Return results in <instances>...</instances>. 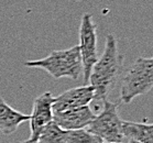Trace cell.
<instances>
[{
	"label": "cell",
	"mask_w": 153,
	"mask_h": 143,
	"mask_svg": "<svg viewBox=\"0 0 153 143\" xmlns=\"http://www.w3.org/2000/svg\"><path fill=\"white\" fill-rule=\"evenodd\" d=\"M123 70V55L119 52L117 40L112 33L106 36V44L102 55L91 68L88 84L94 88V100L96 107L107 100V96L111 89L115 88L121 78Z\"/></svg>",
	"instance_id": "6da1fadb"
},
{
	"label": "cell",
	"mask_w": 153,
	"mask_h": 143,
	"mask_svg": "<svg viewBox=\"0 0 153 143\" xmlns=\"http://www.w3.org/2000/svg\"><path fill=\"white\" fill-rule=\"evenodd\" d=\"M25 65L32 68H41L55 79L67 77L70 79L77 80L83 73L78 45L66 50L53 51L44 59L28 61Z\"/></svg>",
	"instance_id": "7a4b0ae2"
},
{
	"label": "cell",
	"mask_w": 153,
	"mask_h": 143,
	"mask_svg": "<svg viewBox=\"0 0 153 143\" xmlns=\"http://www.w3.org/2000/svg\"><path fill=\"white\" fill-rule=\"evenodd\" d=\"M153 88V56L139 57L122 75L120 100L130 104L134 98L148 94Z\"/></svg>",
	"instance_id": "3957f363"
},
{
	"label": "cell",
	"mask_w": 153,
	"mask_h": 143,
	"mask_svg": "<svg viewBox=\"0 0 153 143\" xmlns=\"http://www.w3.org/2000/svg\"><path fill=\"white\" fill-rule=\"evenodd\" d=\"M122 122L118 113V104L107 100L104 102L102 109L96 115L86 130L100 138L104 142H122L125 139L122 132Z\"/></svg>",
	"instance_id": "277c9868"
},
{
	"label": "cell",
	"mask_w": 153,
	"mask_h": 143,
	"mask_svg": "<svg viewBox=\"0 0 153 143\" xmlns=\"http://www.w3.org/2000/svg\"><path fill=\"white\" fill-rule=\"evenodd\" d=\"M79 53L83 64L84 86L88 85L91 68L97 62V25L89 13L82 17L79 27Z\"/></svg>",
	"instance_id": "5b68a950"
},
{
	"label": "cell",
	"mask_w": 153,
	"mask_h": 143,
	"mask_svg": "<svg viewBox=\"0 0 153 143\" xmlns=\"http://www.w3.org/2000/svg\"><path fill=\"white\" fill-rule=\"evenodd\" d=\"M53 101L54 96L50 91L43 93L34 100L32 112L29 116L31 131L28 140L29 142H38L42 131L53 121Z\"/></svg>",
	"instance_id": "8992f818"
},
{
	"label": "cell",
	"mask_w": 153,
	"mask_h": 143,
	"mask_svg": "<svg viewBox=\"0 0 153 143\" xmlns=\"http://www.w3.org/2000/svg\"><path fill=\"white\" fill-rule=\"evenodd\" d=\"M94 110L91 106L70 109L62 112H53V122L65 131L86 129L95 119Z\"/></svg>",
	"instance_id": "52a82bcc"
},
{
	"label": "cell",
	"mask_w": 153,
	"mask_h": 143,
	"mask_svg": "<svg viewBox=\"0 0 153 143\" xmlns=\"http://www.w3.org/2000/svg\"><path fill=\"white\" fill-rule=\"evenodd\" d=\"M94 88L91 85H83L80 87L68 89L57 97H54L52 106L53 112H62L70 109L89 106V104L94 100Z\"/></svg>",
	"instance_id": "ba28073f"
},
{
	"label": "cell",
	"mask_w": 153,
	"mask_h": 143,
	"mask_svg": "<svg viewBox=\"0 0 153 143\" xmlns=\"http://www.w3.org/2000/svg\"><path fill=\"white\" fill-rule=\"evenodd\" d=\"M29 115H23L20 111L8 105L0 96V132L9 136L17 131L20 124L29 121Z\"/></svg>",
	"instance_id": "9c48e42d"
},
{
	"label": "cell",
	"mask_w": 153,
	"mask_h": 143,
	"mask_svg": "<svg viewBox=\"0 0 153 143\" xmlns=\"http://www.w3.org/2000/svg\"><path fill=\"white\" fill-rule=\"evenodd\" d=\"M122 132L129 141L139 143H153V123L123 121Z\"/></svg>",
	"instance_id": "30bf717a"
},
{
	"label": "cell",
	"mask_w": 153,
	"mask_h": 143,
	"mask_svg": "<svg viewBox=\"0 0 153 143\" xmlns=\"http://www.w3.org/2000/svg\"><path fill=\"white\" fill-rule=\"evenodd\" d=\"M66 136L67 131L61 129L52 121L42 131L38 143H66Z\"/></svg>",
	"instance_id": "8fae6325"
},
{
	"label": "cell",
	"mask_w": 153,
	"mask_h": 143,
	"mask_svg": "<svg viewBox=\"0 0 153 143\" xmlns=\"http://www.w3.org/2000/svg\"><path fill=\"white\" fill-rule=\"evenodd\" d=\"M66 143H104V141L86 129L67 131Z\"/></svg>",
	"instance_id": "7c38bea8"
},
{
	"label": "cell",
	"mask_w": 153,
	"mask_h": 143,
	"mask_svg": "<svg viewBox=\"0 0 153 143\" xmlns=\"http://www.w3.org/2000/svg\"><path fill=\"white\" fill-rule=\"evenodd\" d=\"M18 143H38V142H29V141H25V142H18Z\"/></svg>",
	"instance_id": "4fadbf2b"
},
{
	"label": "cell",
	"mask_w": 153,
	"mask_h": 143,
	"mask_svg": "<svg viewBox=\"0 0 153 143\" xmlns=\"http://www.w3.org/2000/svg\"><path fill=\"white\" fill-rule=\"evenodd\" d=\"M129 143H139V142H136V141H129Z\"/></svg>",
	"instance_id": "5bb4252c"
},
{
	"label": "cell",
	"mask_w": 153,
	"mask_h": 143,
	"mask_svg": "<svg viewBox=\"0 0 153 143\" xmlns=\"http://www.w3.org/2000/svg\"><path fill=\"white\" fill-rule=\"evenodd\" d=\"M111 143H123V142H111Z\"/></svg>",
	"instance_id": "9a60e30c"
}]
</instances>
